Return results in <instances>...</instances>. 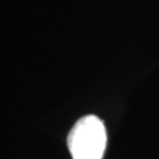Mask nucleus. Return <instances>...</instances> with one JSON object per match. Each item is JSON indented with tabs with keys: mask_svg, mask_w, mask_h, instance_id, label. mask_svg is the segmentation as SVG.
I'll return each instance as SVG.
<instances>
[{
	"mask_svg": "<svg viewBox=\"0 0 159 159\" xmlns=\"http://www.w3.org/2000/svg\"><path fill=\"white\" fill-rule=\"evenodd\" d=\"M106 129L96 116L78 119L68 135V147L73 159H102L106 148Z\"/></svg>",
	"mask_w": 159,
	"mask_h": 159,
	"instance_id": "obj_1",
	"label": "nucleus"
}]
</instances>
